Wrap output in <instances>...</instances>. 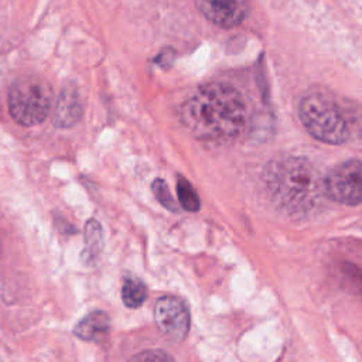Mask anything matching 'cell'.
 <instances>
[{
  "label": "cell",
  "mask_w": 362,
  "mask_h": 362,
  "mask_svg": "<svg viewBox=\"0 0 362 362\" xmlns=\"http://www.w3.org/2000/svg\"><path fill=\"white\" fill-rule=\"evenodd\" d=\"M324 192L341 204H362V161L348 160L334 167L324 177Z\"/></svg>",
  "instance_id": "5"
},
{
  "label": "cell",
  "mask_w": 362,
  "mask_h": 362,
  "mask_svg": "<svg viewBox=\"0 0 362 362\" xmlns=\"http://www.w3.org/2000/svg\"><path fill=\"white\" fill-rule=\"evenodd\" d=\"M262 180L269 199L288 215L311 212L325 195L324 178L310 160L300 156L273 158Z\"/></svg>",
  "instance_id": "2"
},
{
  "label": "cell",
  "mask_w": 362,
  "mask_h": 362,
  "mask_svg": "<svg viewBox=\"0 0 362 362\" xmlns=\"http://www.w3.org/2000/svg\"><path fill=\"white\" fill-rule=\"evenodd\" d=\"M110 329V318L102 310L88 313L74 328L75 337L88 342H100L106 338Z\"/></svg>",
  "instance_id": "9"
},
{
  "label": "cell",
  "mask_w": 362,
  "mask_h": 362,
  "mask_svg": "<svg viewBox=\"0 0 362 362\" xmlns=\"http://www.w3.org/2000/svg\"><path fill=\"white\" fill-rule=\"evenodd\" d=\"M103 229L96 219H88L85 223V240L81 259L86 266H93L103 252Z\"/></svg>",
  "instance_id": "10"
},
{
  "label": "cell",
  "mask_w": 362,
  "mask_h": 362,
  "mask_svg": "<svg viewBox=\"0 0 362 362\" xmlns=\"http://www.w3.org/2000/svg\"><path fill=\"white\" fill-rule=\"evenodd\" d=\"M177 197L181 204V206L189 212H197L201 206L199 197L195 191V188L191 185V182L182 177L177 181Z\"/></svg>",
  "instance_id": "12"
},
{
  "label": "cell",
  "mask_w": 362,
  "mask_h": 362,
  "mask_svg": "<svg viewBox=\"0 0 362 362\" xmlns=\"http://www.w3.org/2000/svg\"><path fill=\"white\" fill-rule=\"evenodd\" d=\"M174 59H175V52H174V49H171V48H165V49H163L158 55H157V58L154 59V62L157 64V65H160L161 68H170L171 65H173V62H174Z\"/></svg>",
  "instance_id": "14"
},
{
  "label": "cell",
  "mask_w": 362,
  "mask_h": 362,
  "mask_svg": "<svg viewBox=\"0 0 362 362\" xmlns=\"http://www.w3.org/2000/svg\"><path fill=\"white\" fill-rule=\"evenodd\" d=\"M298 117L308 134L325 144H342L349 137L344 112L334 98L322 90H310L303 95Z\"/></svg>",
  "instance_id": "3"
},
{
  "label": "cell",
  "mask_w": 362,
  "mask_h": 362,
  "mask_svg": "<svg viewBox=\"0 0 362 362\" xmlns=\"http://www.w3.org/2000/svg\"><path fill=\"white\" fill-rule=\"evenodd\" d=\"M151 191L156 197V199L168 211H177V205H175V199L173 198L170 188L167 185V182L163 178H156L151 182Z\"/></svg>",
  "instance_id": "13"
},
{
  "label": "cell",
  "mask_w": 362,
  "mask_h": 362,
  "mask_svg": "<svg viewBox=\"0 0 362 362\" xmlns=\"http://www.w3.org/2000/svg\"><path fill=\"white\" fill-rule=\"evenodd\" d=\"M83 105L78 89L74 85H65L57 98L52 113V124L58 129H71L82 117Z\"/></svg>",
  "instance_id": "8"
},
{
  "label": "cell",
  "mask_w": 362,
  "mask_h": 362,
  "mask_svg": "<svg viewBox=\"0 0 362 362\" xmlns=\"http://www.w3.org/2000/svg\"><path fill=\"white\" fill-rule=\"evenodd\" d=\"M180 117L197 139L229 143L245 126L246 109L239 90L223 82L205 83L181 106Z\"/></svg>",
  "instance_id": "1"
},
{
  "label": "cell",
  "mask_w": 362,
  "mask_h": 362,
  "mask_svg": "<svg viewBox=\"0 0 362 362\" xmlns=\"http://www.w3.org/2000/svg\"><path fill=\"white\" fill-rule=\"evenodd\" d=\"M11 117L21 126L42 123L52 106V90L47 81L37 76H24L14 81L7 93Z\"/></svg>",
  "instance_id": "4"
},
{
  "label": "cell",
  "mask_w": 362,
  "mask_h": 362,
  "mask_svg": "<svg viewBox=\"0 0 362 362\" xmlns=\"http://www.w3.org/2000/svg\"><path fill=\"white\" fill-rule=\"evenodd\" d=\"M198 11L222 28L239 25L249 13L247 0H195Z\"/></svg>",
  "instance_id": "7"
},
{
  "label": "cell",
  "mask_w": 362,
  "mask_h": 362,
  "mask_svg": "<svg viewBox=\"0 0 362 362\" xmlns=\"http://www.w3.org/2000/svg\"><path fill=\"white\" fill-rule=\"evenodd\" d=\"M133 359H139V361H148V359H154V361H171V356L167 355L165 352L161 351H154V352H143L136 355Z\"/></svg>",
  "instance_id": "15"
},
{
  "label": "cell",
  "mask_w": 362,
  "mask_h": 362,
  "mask_svg": "<svg viewBox=\"0 0 362 362\" xmlns=\"http://www.w3.org/2000/svg\"><path fill=\"white\" fill-rule=\"evenodd\" d=\"M154 321L164 337L173 342H180L189 329L188 307L180 297L163 296L154 305Z\"/></svg>",
  "instance_id": "6"
},
{
  "label": "cell",
  "mask_w": 362,
  "mask_h": 362,
  "mask_svg": "<svg viewBox=\"0 0 362 362\" xmlns=\"http://www.w3.org/2000/svg\"><path fill=\"white\" fill-rule=\"evenodd\" d=\"M147 298L146 284L133 276L123 280L122 284V301L127 308H139Z\"/></svg>",
  "instance_id": "11"
}]
</instances>
